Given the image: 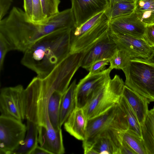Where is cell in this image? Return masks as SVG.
Listing matches in <instances>:
<instances>
[{
  "label": "cell",
  "instance_id": "4",
  "mask_svg": "<svg viewBox=\"0 0 154 154\" xmlns=\"http://www.w3.org/2000/svg\"><path fill=\"white\" fill-rule=\"evenodd\" d=\"M54 91L44 87L42 79L38 76L32 79L25 89L27 120L38 126L53 128L48 115V105Z\"/></svg>",
  "mask_w": 154,
  "mask_h": 154
},
{
  "label": "cell",
  "instance_id": "11",
  "mask_svg": "<svg viewBox=\"0 0 154 154\" xmlns=\"http://www.w3.org/2000/svg\"><path fill=\"white\" fill-rule=\"evenodd\" d=\"M108 34L118 48L125 51L131 60L147 59L154 50V47L149 45L143 39L121 33L111 28L110 26Z\"/></svg>",
  "mask_w": 154,
  "mask_h": 154
},
{
  "label": "cell",
  "instance_id": "22",
  "mask_svg": "<svg viewBox=\"0 0 154 154\" xmlns=\"http://www.w3.org/2000/svg\"><path fill=\"white\" fill-rule=\"evenodd\" d=\"M141 127L142 138L147 154H154V106L149 111Z\"/></svg>",
  "mask_w": 154,
  "mask_h": 154
},
{
  "label": "cell",
  "instance_id": "20",
  "mask_svg": "<svg viewBox=\"0 0 154 154\" xmlns=\"http://www.w3.org/2000/svg\"><path fill=\"white\" fill-rule=\"evenodd\" d=\"M77 85L76 80L75 79L63 95L60 112L61 127L76 107L75 90Z\"/></svg>",
  "mask_w": 154,
  "mask_h": 154
},
{
  "label": "cell",
  "instance_id": "8",
  "mask_svg": "<svg viewBox=\"0 0 154 154\" xmlns=\"http://www.w3.org/2000/svg\"><path fill=\"white\" fill-rule=\"evenodd\" d=\"M85 52L69 54L42 79L43 84L63 94L73 75L81 66Z\"/></svg>",
  "mask_w": 154,
  "mask_h": 154
},
{
  "label": "cell",
  "instance_id": "6",
  "mask_svg": "<svg viewBox=\"0 0 154 154\" xmlns=\"http://www.w3.org/2000/svg\"><path fill=\"white\" fill-rule=\"evenodd\" d=\"M125 85L150 102H154V65L137 58L130 60L122 70Z\"/></svg>",
  "mask_w": 154,
  "mask_h": 154
},
{
  "label": "cell",
  "instance_id": "23",
  "mask_svg": "<svg viewBox=\"0 0 154 154\" xmlns=\"http://www.w3.org/2000/svg\"><path fill=\"white\" fill-rule=\"evenodd\" d=\"M134 11L146 26L154 24V0H136Z\"/></svg>",
  "mask_w": 154,
  "mask_h": 154
},
{
  "label": "cell",
  "instance_id": "10",
  "mask_svg": "<svg viewBox=\"0 0 154 154\" xmlns=\"http://www.w3.org/2000/svg\"><path fill=\"white\" fill-rule=\"evenodd\" d=\"M1 115L22 121L26 118L25 89L19 85L2 88L0 93Z\"/></svg>",
  "mask_w": 154,
  "mask_h": 154
},
{
  "label": "cell",
  "instance_id": "21",
  "mask_svg": "<svg viewBox=\"0 0 154 154\" xmlns=\"http://www.w3.org/2000/svg\"><path fill=\"white\" fill-rule=\"evenodd\" d=\"M27 134L22 144L12 154H30L38 145V125L27 120Z\"/></svg>",
  "mask_w": 154,
  "mask_h": 154
},
{
  "label": "cell",
  "instance_id": "5",
  "mask_svg": "<svg viewBox=\"0 0 154 154\" xmlns=\"http://www.w3.org/2000/svg\"><path fill=\"white\" fill-rule=\"evenodd\" d=\"M125 85L118 75H115L112 79L109 75L83 108L88 120L119 104L123 96Z\"/></svg>",
  "mask_w": 154,
  "mask_h": 154
},
{
  "label": "cell",
  "instance_id": "31",
  "mask_svg": "<svg viewBox=\"0 0 154 154\" xmlns=\"http://www.w3.org/2000/svg\"><path fill=\"white\" fill-rule=\"evenodd\" d=\"M109 60L104 59L97 61L91 65L88 70L89 72L87 75L88 76L98 73L104 70L106 66L108 64Z\"/></svg>",
  "mask_w": 154,
  "mask_h": 154
},
{
  "label": "cell",
  "instance_id": "15",
  "mask_svg": "<svg viewBox=\"0 0 154 154\" xmlns=\"http://www.w3.org/2000/svg\"><path fill=\"white\" fill-rule=\"evenodd\" d=\"M110 27L121 33L143 39L146 25L138 18L134 11L131 13L110 20Z\"/></svg>",
  "mask_w": 154,
  "mask_h": 154
},
{
  "label": "cell",
  "instance_id": "36",
  "mask_svg": "<svg viewBox=\"0 0 154 154\" xmlns=\"http://www.w3.org/2000/svg\"><path fill=\"white\" fill-rule=\"evenodd\" d=\"M119 154H137V153L123 140L119 150Z\"/></svg>",
  "mask_w": 154,
  "mask_h": 154
},
{
  "label": "cell",
  "instance_id": "27",
  "mask_svg": "<svg viewBox=\"0 0 154 154\" xmlns=\"http://www.w3.org/2000/svg\"><path fill=\"white\" fill-rule=\"evenodd\" d=\"M135 8V2H120L113 4L108 10L109 20L129 14L132 13Z\"/></svg>",
  "mask_w": 154,
  "mask_h": 154
},
{
  "label": "cell",
  "instance_id": "19",
  "mask_svg": "<svg viewBox=\"0 0 154 154\" xmlns=\"http://www.w3.org/2000/svg\"><path fill=\"white\" fill-rule=\"evenodd\" d=\"M123 96L136 115L140 125L142 126L146 118L149 110L150 102L146 98L125 85Z\"/></svg>",
  "mask_w": 154,
  "mask_h": 154
},
{
  "label": "cell",
  "instance_id": "2",
  "mask_svg": "<svg viewBox=\"0 0 154 154\" xmlns=\"http://www.w3.org/2000/svg\"><path fill=\"white\" fill-rule=\"evenodd\" d=\"M0 35L8 43L10 51L23 52L45 35L43 25L29 21L24 11L16 7L7 17L0 20Z\"/></svg>",
  "mask_w": 154,
  "mask_h": 154
},
{
  "label": "cell",
  "instance_id": "35",
  "mask_svg": "<svg viewBox=\"0 0 154 154\" xmlns=\"http://www.w3.org/2000/svg\"><path fill=\"white\" fill-rule=\"evenodd\" d=\"M24 11L28 19L32 22V0H23Z\"/></svg>",
  "mask_w": 154,
  "mask_h": 154
},
{
  "label": "cell",
  "instance_id": "14",
  "mask_svg": "<svg viewBox=\"0 0 154 154\" xmlns=\"http://www.w3.org/2000/svg\"><path fill=\"white\" fill-rule=\"evenodd\" d=\"M118 49L108 34L85 52L81 67L88 70L92 64L97 61L104 59L109 60Z\"/></svg>",
  "mask_w": 154,
  "mask_h": 154
},
{
  "label": "cell",
  "instance_id": "7",
  "mask_svg": "<svg viewBox=\"0 0 154 154\" xmlns=\"http://www.w3.org/2000/svg\"><path fill=\"white\" fill-rule=\"evenodd\" d=\"M129 126L125 113L119 104L88 120L86 137L83 142L89 143L103 132L109 129L125 131Z\"/></svg>",
  "mask_w": 154,
  "mask_h": 154
},
{
  "label": "cell",
  "instance_id": "37",
  "mask_svg": "<svg viewBox=\"0 0 154 154\" xmlns=\"http://www.w3.org/2000/svg\"><path fill=\"white\" fill-rule=\"evenodd\" d=\"M84 153L85 154H97L94 150L92 145L82 143Z\"/></svg>",
  "mask_w": 154,
  "mask_h": 154
},
{
  "label": "cell",
  "instance_id": "12",
  "mask_svg": "<svg viewBox=\"0 0 154 154\" xmlns=\"http://www.w3.org/2000/svg\"><path fill=\"white\" fill-rule=\"evenodd\" d=\"M111 70L108 68L100 73L87 75L80 80L75 90L76 107L83 109L86 106Z\"/></svg>",
  "mask_w": 154,
  "mask_h": 154
},
{
  "label": "cell",
  "instance_id": "39",
  "mask_svg": "<svg viewBox=\"0 0 154 154\" xmlns=\"http://www.w3.org/2000/svg\"><path fill=\"white\" fill-rule=\"evenodd\" d=\"M137 59L145 62L154 65V50L151 55L148 58L145 59Z\"/></svg>",
  "mask_w": 154,
  "mask_h": 154
},
{
  "label": "cell",
  "instance_id": "25",
  "mask_svg": "<svg viewBox=\"0 0 154 154\" xmlns=\"http://www.w3.org/2000/svg\"><path fill=\"white\" fill-rule=\"evenodd\" d=\"M119 104L126 115L129 126L128 130L142 138L141 125L136 115L123 96Z\"/></svg>",
  "mask_w": 154,
  "mask_h": 154
},
{
  "label": "cell",
  "instance_id": "28",
  "mask_svg": "<svg viewBox=\"0 0 154 154\" xmlns=\"http://www.w3.org/2000/svg\"><path fill=\"white\" fill-rule=\"evenodd\" d=\"M131 60L125 51L118 49L109 60L110 66L109 68L111 70L113 69L122 70Z\"/></svg>",
  "mask_w": 154,
  "mask_h": 154
},
{
  "label": "cell",
  "instance_id": "38",
  "mask_svg": "<svg viewBox=\"0 0 154 154\" xmlns=\"http://www.w3.org/2000/svg\"><path fill=\"white\" fill-rule=\"evenodd\" d=\"M30 154H51L49 152L38 145L32 152Z\"/></svg>",
  "mask_w": 154,
  "mask_h": 154
},
{
  "label": "cell",
  "instance_id": "24",
  "mask_svg": "<svg viewBox=\"0 0 154 154\" xmlns=\"http://www.w3.org/2000/svg\"><path fill=\"white\" fill-rule=\"evenodd\" d=\"M63 94L54 91L51 94L48 101V114L53 128L55 130L61 128L60 124V103Z\"/></svg>",
  "mask_w": 154,
  "mask_h": 154
},
{
  "label": "cell",
  "instance_id": "3",
  "mask_svg": "<svg viewBox=\"0 0 154 154\" xmlns=\"http://www.w3.org/2000/svg\"><path fill=\"white\" fill-rule=\"evenodd\" d=\"M108 10L72 29L70 54L85 52L108 34L110 20Z\"/></svg>",
  "mask_w": 154,
  "mask_h": 154
},
{
  "label": "cell",
  "instance_id": "41",
  "mask_svg": "<svg viewBox=\"0 0 154 154\" xmlns=\"http://www.w3.org/2000/svg\"><path fill=\"white\" fill-rule=\"evenodd\" d=\"M135 1L136 0H134Z\"/></svg>",
  "mask_w": 154,
  "mask_h": 154
},
{
  "label": "cell",
  "instance_id": "1",
  "mask_svg": "<svg viewBox=\"0 0 154 154\" xmlns=\"http://www.w3.org/2000/svg\"><path fill=\"white\" fill-rule=\"evenodd\" d=\"M72 29L58 30L41 38L24 52L22 64L40 79L46 78L70 54Z\"/></svg>",
  "mask_w": 154,
  "mask_h": 154
},
{
  "label": "cell",
  "instance_id": "34",
  "mask_svg": "<svg viewBox=\"0 0 154 154\" xmlns=\"http://www.w3.org/2000/svg\"><path fill=\"white\" fill-rule=\"evenodd\" d=\"M13 2V0H0V20L6 14Z\"/></svg>",
  "mask_w": 154,
  "mask_h": 154
},
{
  "label": "cell",
  "instance_id": "29",
  "mask_svg": "<svg viewBox=\"0 0 154 154\" xmlns=\"http://www.w3.org/2000/svg\"><path fill=\"white\" fill-rule=\"evenodd\" d=\"M40 0H32V23L37 25H42L47 22Z\"/></svg>",
  "mask_w": 154,
  "mask_h": 154
},
{
  "label": "cell",
  "instance_id": "13",
  "mask_svg": "<svg viewBox=\"0 0 154 154\" xmlns=\"http://www.w3.org/2000/svg\"><path fill=\"white\" fill-rule=\"evenodd\" d=\"M74 27L80 26L99 13L109 8L108 0H71Z\"/></svg>",
  "mask_w": 154,
  "mask_h": 154
},
{
  "label": "cell",
  "instance_id": "17",
  "mask_svg": "<svg viewBox=\"0 0 154 154\" xmlns=\"http://www.w3.org/2000/svg\"><path fill=\"white\" fill-rule=\"evenodd\" d=\"M39 146L51 154H63L65 152L62 131L38 126Z\"/></svg>",
  "mask_w": 154,
  "mask_h": 154
},
{
  "label": "cell",
  "instance_id": "40",
  "mask_svg": "<svg viewBox=\"0 0 154 154\" xmlns=\"http://www.w3.org/2000/svg\"><path fill=\"white\" fill-rule=\"evenodd\" d=\"M109 3V7H110L114 4L120 2H134V0H108Z\"/></svg>",
  "mask_w": 154,
  "mask_h": 154
},
{
  "label": "cell",
  "instance_id": "32",
  "mask_svg": "<svg viewBox=\"0 0 154 154\" xmlns=\"http://www.w3.org/2000/svg\"><path fill=\"white\" fill-rule=\"evenodd\" d=\"M10 51L9 46L4 38L0 35V69L3 68L5 56L7 52Z\"/></svg>",
  "mask_w": 154,
  "mask_h": 154
},
{
  "label": "cell",
  "instance_id": "9",
  "mask_svg": "<svg viewBox=\"0 0 154 154\" xmlns=\"http://www.w3.org/2000/svg\"><path fill=\"white\" fill-rule=\"evenodd\" d=\"M27 126L22 121L0 116V154H12L23 141Z\"/></svg>",
  "mask_w": 154,
  "mask_h": 154
},
{
  "label": "cell",
  "instance_id": "33",
  "mask_svg": "<svg viewBox=\"0 0 154 154\" xmlns=\"http://www.w3.org/2000/svg\"><path fill=\"white\" fill-rule=\"evenodd\" d=\"M143 39L149 45L154 47V24L146 26Z\"/></svg>",
  "mask_w": 154,
  "mask_h": 154
},
{
  "label": "cell",
  "instance_id": "30",
  "mask_svg": "<svg viewBox=\"0 0 154 154\" xmlns=\"http://www.w3.org/2000/svg\"><path fill=\"white\" fill-rule=\"evenodd\" d=\"M44 13L48 19L58 14L60 0H40Z\"/></svg>",
  "mask_w": 154,
  "mask_h": 154
},
{
  "label": "cell",
  "instance_id": "16",
  "mask_svg": "<svg viewBox=\"0 0 154 154\" xmlns=\"http://www.w3.org/2000/svg\"><path fill=\"white\" fill-rule=\"evenodd\" d=\"M122 131L108 130L101 133L91 142L83 143L92 145L97 154H119L123 140Z\"/></svg>",
  "mask_w": 154,
  "mask_h": 154
},
{
  "label": "cell",
  "instance_id": "18",
  "mask_svg": "<svg viewBox=\"0 0 154 154\" xmlns=\"http://www.w3.org/2000/svg\"><path fill=\"white\" fill-rule=\"evenodd\" d=\"M88 119L83 109L76 107L63 124L65 131L76 139L86 137Z\"/></svg>",
  "mask_w": 154,
  "mask_h": 154
},
{
  "label": "cell",
  "instance_id": "26",
  "mask_svg": "<svg viewBox=\"0 0 154 154\" xmlns=\"http://www.w3.org/2000/svg\"><path fill=\"white\" fill-rule=\"evenodd\" d=\"M122 140L137 154H147V151L142 137L128 130L122 131Z\"/></svg>",
  "mask_w": 154,
  "mask_h": 154
}]
</instances>
